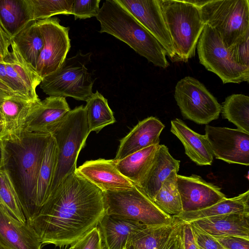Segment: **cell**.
<instances>
[{
	"mask_svg": "<svg viewBox=\"0 0 249 249\" xmlns=\"http://www.w3.org/2000/svg\"><path fill=\"white\" fill-rule=\"evenodd\" d=\"M0 204L18 220L27 222L13 179L9 171L3 168L0 169Z\"/></svg>",
	"mask_w": 249,
	"mask_h": 249,
	"instance_id": "836d02e7",
	"label": "cell"
},
{
	"mask_svg": "<svg viewBox=\"0 0 249 249\" xmlns=\"http://www.w3.org/2000/svg\"><path fill=\"white\" fill-rule=\"evenodd\" d=\"M160 144L153 145L115 160L120 173L134 185L139 186L149 168Z\"/></svg>",
	"mask_w": 249,
	"mask_h": 249,
	"instance_id": "83f0119b",
	"label": "cell"
},
{
	"mask_svg": "<svg viewBox=\"0 0 249 249\" xmlns=\"http://www.w3.org/2000/svg\"><path fill=\"white\" fill-rule=\"evenodd\" d=\"M10 95H10L6 92H4L2 90H0V106L1 105V104L2 103L4 99ZM0 120L1 121V113H0Z\"/></svg>",
	"mask_w": 249,
	"mask_h": 249,
	"instance_id": "f6af8a7d",
	"label": "cell"
},
{
	"mask_svg": "<svg viewBox=\"0 0 249 249\" xmlns=\"http://www.w3.org/2000/svg\"><path fill=\"white\" fill-rule=\"evenodd\" d=\"M33 21L56 15H72L74 0H28Z\"/></svg>",
	"mask_w": 249,
	"mask_h": 249,
	"instance_id": "e575fe53",
	"label": "cell"
},
{
	"mask_svg": "<svg viewBox=\"0 0 249 249\" xmlns=\"http://www.w3.org/2000/svg\"><path fill=\"white\" fill-rule=\"evenodd\" d=\"M2 122L0 120V133L2 130Z\"/></svg>",
	"mask_w": 249,
	"mask_h": 249,
	"instance_id": "c3c4849f",
	"label": "cell"
},
{
	"mask_svg": "<svg viewBox=\"0 0 249 249\" xmlns=\"http://www.w3.org/2000/svg\"><path fill=\"white\" fill-rule=\"evenodd\" d=\"M171 125V132L180 141L193 161L198 165L212 164L214 157L205 135L196 132L178 118L172 120Z\"/></svg>",
	"mask_w": 249,
	"mask_h": 249,
	"instance_id": "603a6c76",
	"label": "cell"
},
{
	"mask_svg": "<svg viewBox=\"0 0 249 249\" xmlns=\"http://www.w3.org/2000/svg\"><path fill=\"white\" fill-rule=\"evenodd\" d=\"M233 213L249 215V190L236 196L226 197L207 208L182 212L173 217L183 222L190 223L200 219Z\"/></svg>",
	"mask_w": 249,
	"mask_h": 249,
	"instance_id": "484cf974",
	"label": "cell"
},
{
	"mask_svg": "<svg viewBox=\"0 0 249 249\" xmlns=\"http://www.w3.org/2000/svg\"><path fill=\"white\" fill-rule=\"evenodd\" d=\"M0 243L10 249H41L42 245L27 222L18 220L0 204Z\"/></svg>",
	"mask_w": 249,
	"mask_h": 249,
	"instance_id": "44dd1931",
	"label": "cell"
},
{
	"mask_svg": "<svg viewBox=\"0 0 249 249\" xmlns=\"http://www.w3.org/2000/svg\"><path fill=\"white\" fill-rule=\"evenodd\" d=\"M27 64L36 71L44 40L36 21L29 23L11 40Z\"/></svg>",
	"mask_w": 249,
	"mask_h": 249,
	"instance_id": "f1b7e54d",
	"label": "cell"
},
{
	"mask_svg": "<svg viewBox=\"0 0 249 249\" xmlns=\"http://www.w3.org/2000/svg\"><path fill=\"white\" fill-rule=\"evenodd\" d=\"M180 160L174 158L164 144H160L152 162L138 186L150 199H153L161 184L171 172H178Z\"/></svg>",
	"mask_w": 249,
	"mask_h": 249,
	"instance_id": "7402d4cb",
	"label": "cell"
},
{
	"mask_svg": "<svg viewBox=\"0 0 249 249\" xmlns=\"http://www.w3.org/2000/svg\"><path fill=\"white\" fill-rule=\"evenodd\" d=\"M174 218L170 224L147 227L140 231L127 249H162L172 232L182 222Z\"/></svg>",
	"mask_w": 249,
	"mask_h": 249,
	"instance_id": "f546056e",
	"label": "cell"
},
{
	"mask_svg": "<svg viewBox=\"0 0 249 249\" xmlns=\"http://www.w3.org/2000/svg\"><path fill=\"white\" fill-rule=\"evenodd\" d=\"M12 51L0 62V80L15 94L31 100L34 94L31 89L34 80V72L23 59L13 44Z\"/></svg>",
	"mask_w": 249,
	"mask_h": 249,
	"instance_id": "ac0fdd59",
	"label": "cell"
},
{
	"mask_svg": "<svg viewBox=\"0 0 249 249\" xmlns=\"http://www.w3.org/2000/svg\"><path fill=\"white\" fill-rule=\"evenodd\" d=\"M163 16L178 62L195 55L205 25L199 7L187 0H159Z\"/></svg>",
	"mask_w": 249,
	"mask_h": 249,
	"instance_id": "277c9868",
	"label": "cell"
},
{
	"mask_svg": "<svg viewBox=\"0 0 249 249\" xmlns=\"http://www.w3.org/2000/svg\"><path fill=\"white\" fill-rule=\"evenodd\" d=\"M74 249H105L101 231L94 227L74 244Z\"/></svg>",
	"mask_w": 249,
	"mask_h": 249,
	"instance_id": "8d00e7d4",
	"label": "cell"
},
{
	"mask_svg": "<svg viewBox=\"0 0 249 249\" xmlns=\"http://www.w3.org/2000/svg\"><path fill=\"white\" fill-rule=\"evenodd\" d=\"M97 226L105 249H127L133 237L149 227L135 220L107 214Z\"/></svg>",
	"mask_w": 249,
	"mask_h": 249,
	"instance_id": "d6986e66",
	"label": "cell"
},
{
	"mask_svg": "<svg viewBox=\"0 0 249 249\" xmlns=\"http://www.w3.org/2000/svg\"><path fill=\"white\" fill-rule=\"evenodd\" d=\"M32 21L28 0H0V29L10 41Z\"/></svg>",
	"mask_w": 249,
	"mask_h": 249,
	"instance_id": "d4e9b609",
	"label": "cell"
},
{
	"mask_svg": "<svg viewBox=\"0 0 249 249\" xmlns=\"http://www.w3.org/2000/svg\"><path fill=\"white\" fill-rule=\"evenodd\" d=\"M174 97L182 116L199 124L219 118L221 105L196 79L186 76L177 83Z\"/></svg>",
	"mask_w": 249,
	"mask_h": 249,
	"instance_id": "30bf717a",
	"label": "cell"
},
{
	"mask_svg": "<svg viewBox=\"0 0 249 249\" xmlns=\"http://www.w3.org/2000/svg\"><path fill=\"white\" fill-rule=\"evenodd\" d=\"M206 137L217 159L249 165V133L238 129L206 125Z\"/></svg>",
	"mask_w": 249,
	"mask_h": 249,
	"instance_id": "7c38bea8",
	"label": "cell"
},
{
	"mask_svg": "<svg viewBox=\"0 0 249 249\" xmlns=\"http://www.w3.org/2000/svg\"><path fill=\"white\" fill-rule=\"evenodd\" d=\"M222 117L249 133V97L242 94H233L225 98L221 106Z\"/></svg>",
	"mask_w": 249,
	"mask_h": 249,
	"instance_id": "d6a6232c",
	"label": "cell"
},
{
	"mask_svg": "<svg viewBox=\"0 0 249 249\" xmlns=\"http://www.w3.org/2000/svg\"><path fill=\"white\" fill-rule=\"evenodd\" d=\"M51 135L24 132L16 142L0 141L2 167L9 172L18 194L26 222L36 215V186L45 148Z\"/></svg>",
	"mask_w": 249,
	"mask_h": 249,
	"instance_id": "7a4b0ae2",
	"label": "cell"
},
{
	"mask_svg": "<svg viewBox=\"0 0 249 249\" xmlns=\"http://www.w3.org/2000/svg\"><path fill=\"white\" fill-rule=\"evenodd\" d=\"M0 249H10L0 243Z\"/></svg>",
	"mask_w": 249,
	"mask_h": 249,
	"instance_id": "7dc6e473",
	"label": "cell"
},
{
	"mask_svg": "<svg viewBox=\"0 0 249 249\" xmlns=\"http://www.w3.org/2000/svg\"><path fill=\"white\" fill-rule=\"evenodd\" d=\"M4 62V59H3L2 57L1 56V55L0 54V62Z\"/></svg>",
	"mask_w": 249,
	"mask_h": 249,
	"instance_id": "681fc988",
	"label": "cell"
},
{
	"mask_svg": "<svg viewBox=\"0 0 249 249\" xmlns=\"http://www.w3.org/2000/svg\"><path fill=\"white\" fill-rule=\"evenodd\" d=\"M100 0H74L72 15L75 20L96 17L100 10Z\"/></svg>",
	"mask_w": 249,
	"mask_h": 249,
	"instance_id": "d590c367",
	"label": "cell"
},
{
	"mask_svg": "<svg viewBox=\"0 0 249 249\" xmlns=\"http://www.w3.org/2000/svg\"><path fill=\"white\" fill-rule=\"evenodd\" d=\"M106 214L123 217L147 226L168 224L174 217L161 210L138 186L104 192Z\"/></svg>",
	"mask_w": 249,
	"mask_h": 249,
	"instance_id": "ba28073f",
	"label": "cell"
},
{
	"mask_svg": "<svg viewBox=\"0 0 249 249\" xmlns=\"http://www.w3.org/2000/svg\"><path fill=\"white\" fill-rule=\"evenodd\" d=\"M117 0L158 40L172 62H178L159 0Z\"/></svg>",
	"mask_w": 249,
	"mask_h": 249,
	"instance_id": "4fadbf2b",
	"label": "cell"
},
{
	"mask_svg": "<svg viewBox=\"0 0 249 249\" xmlns=\"http://www.w3.org/2000/svg\"><path fill=\"white\" fill-rule=\"evenodd\" d=\"M2 148H1V143L0 142V169L2 167Z\"/></svg>",
	"mask_w": 249,
	"mask_h": 249,
	"instance_id": "bcb514c9",
	"label": "cell"
},
{
	"mask_svg": "<svg viewBox=\"0 0 249 249\" xmlns=\"http://www.w3.org/2000/svg\"><path fill=\"white\" fill-rule=\"evenodd\" d=\"M106 214L104 192L76 172L68 175L27 222L42 244L71 245Z\"/></svg>",
	"mask_w": 249,
	"mask_h": 249,
	"instance_id": "6da1fadb",
	"label": "cell"
},
{
	"mask_svg": "<svg viewBox=\"0 0 249 249\" xmlns=\"http://www.w3.org/2000/svg\"><path fill=\"white\" fill-rule=\"evenodd\" d=\"M214 238L225 249H249L248 239L234 236H224Z\"/></svg>",
	"mask_w": 249,
	"mask_h": 249,
	"instance_id": "60d3db41",
	"label": "cell"
},
{
	"mask_svg": "<svg viewBox=\"0 0 249 249\" xmlns=\"http://www.w3.org/2000/svg\"><path fill=\"white\" fill-rule=\"evenodd\" d=\"M11 46V41L4 35L0 29V54L4 59L10 53L9 48Z\"/></svg>",
	"mask_w": 249,
	"mask_h": 249,
	"instance_id": "7bdbcfd3",
	"label": "cell"
},
{
	"mask_svg": "<svg viewBox=\"0 0 249 249\" xmlns=\"http://www.w3.org/2000/svg\"><path fill=\"white\" fill-rule=\"evenodd\" d=\"M196 49L199 63L217 75L223 84L249 81V67L235 63L215 31L205 24Z\"/></svg>",
	"mask_w": 249,
	"mask_h": 249,
	"instance_id": "9c48e42d",
	"label": "cell"
},
{
	"mask_svg": "<svg viewBox=\"0 0 249 249\" xmlns=\"http://www.w3.org/2000/svg\"><path fill=\"white\" fill-rule=\"evenodd\" d=\"M191 223L214 237L234 236L249 239V215L229 214L200 219Z\"/></svg>",
	"mask_w": 249,
	"mask_h": 249,
	"instance_id": "cb8c5ba5",
	"label": "cell"
},
{
	"mask_svg": "<svg viewBox=\"0 0 249 249\" xmlns=\"http://www.w3.org/2000/svg\"><path fill=\"white\" fill-rule=\"evenodd\" d=\"M249 40L228 49L231 59L236 64L249 67Z\"/></svg>",
	"mask_w": 249,
	"mask_h": 249,
	"instance_id": "f35d334b",
	"label": "cell"
},
{
	"mask_svg": "<svg viewBox=\"0 0 249 249\" xmlns=\"http://www.w3.org/2000/svg\"><path fill=\"white\" fill-rule=\"evenodd\" d=\"M182 222L172 232L162 249H180L179 229Z\"/></svg>",
	"mask_w": 249,
	"mask_h": 249,
	"instance_id": "b9f144b4",
	"label": "cell"
},
{
	"mask_svg": "<svg viewBox=\"0 0 249 249\" xmlns=\"http://www.w3.org/2000/svg\"><path fill=\"white\" fill-rule=\"evenodd\" d=\"M84 107L90 132H99L105 127L116 122L107 100L97 90L86 101Z\"/></svg>",
	"mask_w": 249,
	"mask_h": 249,
	"instance_id": "4dcf8cb0",
	"label": "cell"
},
{
	"mask_svg": "<svg viewBox=\"0 0 249 249\" xmlns=\"http://www.w3.org/2000/svg\"><path fill=\"white\" fill-rule=\"evenodd\" d=\"M190 223L198 249H225L214 237Z\"/></svg>",
	"mask_w": 249,
	"mask_h": 249,
	"instance_id": "74e56055",
	"label": "cell"
},
{
	"mask_svg": "<svg viewBox=\"0 0 249 249\" xmlns=\"http://www.w3.org/2000/svg\"><path fill=\"white\" fill-rule=\"evenodd\" d=\"M180 249H198L190 223L182 222L179 229Z\"/></svg>",
	"mask_w": 249,
	"mask_h": 249,
	"instance_id": "ab89813d",
	"label": "cell"
},
{
	"mask_svg": "<svg viewBox=\"0 0 249 249\" xmlns=\"http://www.w3.org/2000/svg\"><path fill=\"white\" fill-rule=\"evenodd\" d=\"M90 133L82 105L71 110L51 133L58 151L50 196L63 179L76 171L79 154Z\"/></svg>",
	"mask_w": 249,
	"mask_h": 249,
	"instance_id": "5b68a950",
	"label": "cell"
},
{
	"mask_svg": "<svg viewBox=\"0 0 249 249\" xmlns=\"http://www.w3.org/2000/svg\"><path fill=\"white\" fill-rule=\"evenodd\" d=\"M178 172L172 171L163 181L153 201L163 212L172 216L182 212L177 185Z\"/></svg>",
	"mask_w": 249,
	"mask_h": 249,
	"instance_id": "1f68e13d",
	"label": "cell"
},
{
	"mask_svg": "<svg viewBox=\"0 0 249 249\" xmlns=\"http://www.w3.org/2000/svg\"><path fill=\"white\" fill-rule=\"evenodd\" d=\"M164 124L153 116L140 121L120 141L114 160H119L150 146L160 144V136Z\"/></svg>",
	"mask_w": 249,
	"mask_h": 249,
	"instance_id": "ffe728a7",
	"label": "cell"
},
{
	"mask_svg": "<svg viewBox=\"0 0 249 249\" xmlns=\"http://www.w3.org/2000/svg\"><path fill=\"white\" fill-rule=\"evenodd\" d=\"M57 151L55 141L51 135L45 148L37 179L36 194V215L50 196L56 165Z\"/></svg>",
	"mask_w": 249,
	"mask_h": 249,
	"instance_id": "4316f807",
	"label": "cell"
},
{
	"mask_svg": "<svg viewBox=\"0 0 249 249\" xmlns=\"http://www.w3.org/2000/svg\"><path fill=\"white\" fill-rule=\"evenodd\" d=\"M68 249H74L73 246L71 245L70 248H69Z\"/></svg>",
	"mask_w": 249,
	"mask_h": 249,
	"instance_id": "f907efd6",
	"label": "cell"
},
{
	"mask_svg": "<svg viewBox=\"0 0 249 249\" xmlns=\"http://www.w3.org/2000/svg\"><path fill=\"white\" fill-rule=\"evenodd\" d=\"M75 172L104 192L128 190L134 186L118 170L114 159L87 160Z\"/></svg>",
	"mask_w": 249,
	"mask_h": 249,
	"instance_id": "9a60e30c",
	"label": "cell"
},
{
	"mask_svg": "<svg viewBox=\"0 0 249 249\" xmlns=\"http://www.w3.org/2000/svg\"><path fill=\"white\" fill-rule=\"evenodd\" d=\"M199 8L227 49L249 40V0H207Z\"/></svg>",
	"mask_w": 249,
	"mask_h": 249,
	"instance_id": "8992f818",
	"label": "cell"
},
{
	"mask_svg": "<svg viewBox=\"0 0 249 249\" xmlns=\"http://www.w3.org/2000/svg\"><path fill=\"white\" fill-rule=\"evenodd\" d=\"M0 90L6 92L10 95L15 94L1 80H0Z\"/></svg>",
	"mask_w": 249,
	"mask_h": 249,
	"instance_id": "ee69618b",
	"label": "cell"
},
{
	"mask_svg": "<svg viewBox=\"0 0 249 249\" xmlns=\"http://www.w3.org/2000/svg\"><path fill=\"white\" fill-rule=\"evenodd\" d=\"M36 102L17 94L4 99L0 108L2 124L0 141L16 142L22 140L28 116Z\"/></svg>",
	"mask_w": 249,
	"mask_h": 249,
	"instance_id": "e0dca14e",
	"label": "cell"
},
{
	"mask_svg": "<svg viewBox=\"0 0 249 249\" xmlns=\"http://www.w3.org/2000/svg\"><path fill=\"white\" fill-rule=\"evenodd\" d=\"M96 18L100 23V33L122 41L155 66H169L161 45L117 0H105Z\"/></svg>",
	"mask_w": 249,
	"mask_h": 249,
	"instance_id": "3957f363",
	"label": "cell"
},
{
	"mask_svg": "<svg viewBox=\"0 0 249 249\" xmlns=\"http://www.w3.org/2000/svg\"><path fill=\"white\" fill-rule=\"evenodd\" d=\"M36 22L44 40L36 68L42 79L56 71L66 58L71 47L70 28L61 25L57 17Z\"/></svg>",
	"mask_w": 249,
	"mask_h": 249,
	"instance_id": "8fae6325",
	"label": "cell"
},
{
	"mask_svg": "<svg viewBox=\"0 0 249 249\" xmlns=\"http://www.w3.org/2000/svg\"><path fill=\"white\" fill-rule=\"evenodd\" d=\"M70 110L65 97L49 96L40 100L30 110L24 132L50 134Z\"/></svg>",
	"mask_w": 249,
	"mask_h": 249,
	"instance_id": "2e32d148",
	"label": "cell"
},
{
	"mask_svg": "<svg viewBox=\"0 0 249 249\" xmlns=\"http://www.w3.org/2000/svg\"><path fill=\"white\" fill-rule=\"evenodd\" d=\"M91 53L76 54L66 58L55 72L42 78L40 88L49 96L70 97L86 102L93 94L94 80L86 65L91 61Z\"/></svg>",
	"mask_w": 249,
	"mask_h": 249,
	"instance_id": "52a82bcc",
	"label": "cell"
},
{
	"mask_svg": "<svg viewBox=\"0 0 249 249\" xmlns=\"http://www.w3.org/2000/svg\"><path fill=\"white\" fill-rule=\"evenodd\" d=\"M177 185L182 212L207 208L226 198L220 188L196 175H178Z\"/></svg>",
	"mask_w": 249,
	"mask_h": 249,
	"instance_id": "5bb4252c",
	"label": "cell"
}]
</instances>
